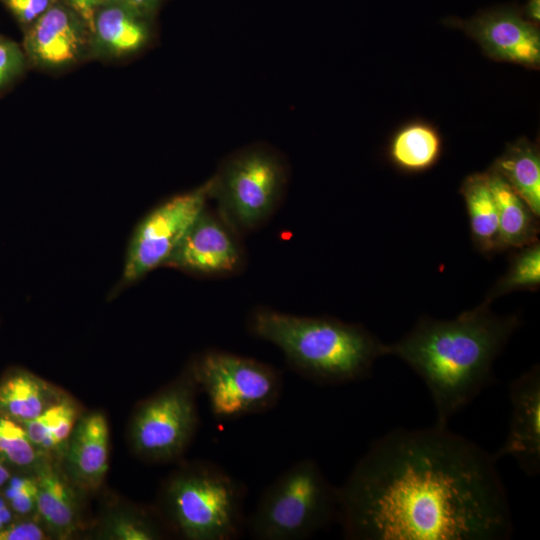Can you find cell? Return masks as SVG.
Segmentation results:
<instances>
[{"instance_id": "obj_22", "label": "cell", "mask_w": 540, "mask_h": 540, "mask_svg": "<svg viewBox=\"0 0 540 540\" xmlns=\"http://www.w3.org/2000/svg\"><path fill=\"white\" fill-rule=\"evenodd\" d=\"M491 168L506 180L539 217L540 154L538 146L526 138H520L507 145Z\"/></svg>"}, {"instance_id": "obj_28", "label": "cell", "mask_w": 540, "mask_h": 540, "mask_svg": "<svg viewBox=\"0 0 540 540\" xmlns=\"http://www.w3.org/2000/svg\"><path fill=\"white\" fill-rule=\"evenodd\" d=\"M23 56L18 46L7 40H0V87L21 68Z\"/></svg>"}, {"instance_id": "obj_19", "label": "cell", "mask_w": 540, "mask_h": 540, "mask_svg": "<svg viewBox=\"0 0 540 540\" xmlns=\"http://www.w3.org/2000/svg\"><path fill=\"white\" fill-rule=\"evenodd\" d=\"M442 154V138L432 124L414 120L401 126L392 135L387 156L391 164L405 173H421L431 169Z\"/></svg>"}, {"instance_id": "obj_25", "label": "cell", "mask_w": 540, "mask_h": 540, "mask_svg": "<svg viewBox=\"0 0 540 540\" xmlns=\"http://www.w3.org/2000/svg\"><path fill=\"white\" fill-rule=\"evenodd\" d=\"M100 536L110 540H156L163 537V530L146 512L115 510L105 517Z\"/></svg>"}, {"instance_id": "obj_20", "label": "cell", "mask_w": 540, "mask_h": 540, "mask_svg": "<svg viewBox=\"0 0 540 540\" xmlns=\"http://www.w3.org/2000/svg\"><path fill=\"white\" fill-rule=\"evenodd\" d=\"M460 193L466 204L474 246L483 254L502 251L497 205L486 173L467 176Z\"/></svg>"}, {"instance_id": "obj_34", "label": "cell", "mask_w": 540, "mask_h": 540, "mask_svg": "<svg viewBox=\"0 0 540 540\" xmlns=\"http://www.w3.org/2000/svg\"><path fill=\"white\" fill-rule=\"evenodd\" d=\"M11 469L0 461V489L4 487L6 482L11 477Z\"/></svg>"}, {"instance_id": "obj_33", "label": "cell", "mask_w": 540, "mask_h": 540, "mask_svg": "<svg viewBox=\"0 0 540 540\" xmlns=\"http://www.w3.org/2000/svg\"><path fill=\"white\" fill-rule=\"evenodd\" d=\"M13 518L14 513L3 495H0V530L13 521Z\"/></svg>"}, {"instance_id": "obj_11", "label": "cell", "mask_w": 540, "mask_h": 540, "mask_svg": "<svg viewBox=\"0 0 540 540\" xmlns=\"http://www.w3.org/2000/svg\"><path fill=\"white\" fill-rule=\"evenodd\" d=\"M445 23L464 31L489 58L537 69L540 65L539 25L514 5L494 7L471 18Z\"/></svg>"}, {"instance_id": "obj_21", "label": "cell", "mask_w": 540, "mask_h": 540, "mask_svg": "<svg viewBox=\"0 0 540 540\" xmlns=\"http://www.w3.org/2000/svg\"><path fill=\"white\" fill-rule=\"evenodd\" d=\"M81 414L77 402L62 393L41 414L22 424L38 452L60 462Z\"/></svg>"}, {"instance_id": "obj_12", "label": "cell", "mask_w": 540, "mask_h": 540, "mask_svg": "<svg viewBox=\"0 0 540 540\" xmlns=\"http://www.w3.org/2000/svg\"><path fill=\"white\" fill-rule=\"evenodd\" d=\"M511 421L496 459L513 457L529 477L540 472V368L534 365L509 384Z\"/></svg>"}, {"instance_id": "obj_31", "label": "cell", "mask_w": 540, "mask_h": 540, "mask_svg": "<svg viewBox=\"0 0 540 540\" xmlns=\"http://www.w3.org/2000/svg\"><path fill=\"white\" fill-rule=\"evenodd\" d=\"M138 13L148 17L153 13L162 2V0H121Z\"/></svg>"}, {"instance_id": "obj_17", "label": "cell", "mask_w": 540, "mask_h": 540, "mask_svg": "<svg viewBox=\"0 0 540 540\" xmlns=\"http://www.w3.org/2000/svg\"><path fill=\"white\" fill-rule=\"evenodd\" d=\"M147 18L121 0H108L92 17L94 33L99 44L110 52H134L149 39Z\"/></svg>"}, {"instance_id": "obj_13", "label": "cell", "mask_w": 540, "mask_h": 540, "mask_svg": "<svg viewBox=\"0 0 540 540\" xmlns=\"http://www.w3.org/2000/svg\"><path fill=\"white\" fill-rule=\"evenodd\" d=\"M109 461V424L101 411L81 414L61 458V466L82 492L97 490L104 482Z\"/></svg>"}, {"instance_id": "obj_7", "label": "cell", "mask_w": 540, "mask_h": 540, "mask_svg": "<svg viewBox=\"0 0 540 540\" xmlns=\"http://www.w3.org/2000/svg\"><path fill=\"white\" fill-rule=\"evenodd\" d=\"M194 378L218 419H237L275 407L282 377L274 367L254 358L208 349L189 361Z\"/></svg>"}, {"instance_id": "obj_14", "label": "cell", "mask_w": 540, "mask_h": 540, "mask_svg": "<svg viewBox=\"0 0 540 540\" xmlns=\"http://www.w3.org/2000/svg\"><path fill=\"white\" fill-rule=\"evenodd\" d=\"M82 19L71 6L52 3L26 36L28 54L45 66H61L74 61L85 43Z\"/></svg>"}, {"instance_id": "obj_27", "label": "cell", "mask_w": 540, "mask_h": 540, "mask_svg": "<svg viewBox=\"0 0 540 540\" xmlns=\"http://www.w3.org/2000/svg\"><path fill=\"white\" fill-rule=\"evenodd\" d=\"M51 536L37 514L26 520L11 521L0 530V540H45Z\"/></svg>"}, {"instance_id": "obj_29", "label": "cell", "mask_w": 540, "mask_h": 540, "mask_svg": "<svg viewBox=\"0 0 540 540\" xmlns=\"http://www.w3.org/2000/svg\"><path fill=\"white\" fill-rule=\"evenodd\" d=\"M12 13L23 23H34L51 6L52 0H6Z\"/></svg>"}, {"instance_id": "obj_15", "label": "cell", "mask_w": 540, "mask_h": 540, "mask_svg": "<svg viewBox=\"0 0 540 540\" xmlns=\"http://www.w3.org/2000/svg\"><path fill=\"white\" fill-rule=\"evenodd\" d=\"M37 479L36 514L50 536L67 539L80 524L79 491L61 463L45 458L35 469Z\"/></svg>"}, {"instance_id": "obj_8", "label": "cell", "mask_w": 540, "mask_h": 540, "mask_svg": "<svg viewBox=\"0 0 540 540\" xmlns=\"http://www.w3.org/2000/svg\"><path fill=\"white\" fill-rule=\"evenodd\" d=\"M198 385L189 363L171 383L144 400L129 428L134 452L151 462L179 459L199 425Z\"/></svg>"}, {"instance_id": "obj_5", "label": "cell", "mask_w": 540, "mask_h": 540, "mask_svg": "<svg viewBox=\"0 0 540 540\" xmlns=\"http://www.w3.org/2000/svg\"><path fill=\"white\" fill-rule=\"evenodd\" d=\"M338 510V487L304 458L264 489L245 528L258 540H303L337 520Z\"/></svg>"}, {"instance_id": "obj_24", "label": "cell", "mask_w": 540, "mask_h": 540, "mask_svg": "<svg viewBox=\"0 0 540 540\" xmlns=\"http://www.w3.org/2000/svg\"><path fill=\"white\" fill-rule=\"evenodd\" d=\"M44 459L22 422L0 413V461L11 470L34 472Z\"/></svg>"}, {"instance_id": "obj_4", "label": "cell", "mask_w": 540, "mask_h": 540, "mask_svg": "<svg viewBox=\"0 0 540 540\" xmlns=\"http://www.w3.org/2000/svg\"><path fill=\"white\" fill-rule=\"evenodd\" d=\"M245 486L219 465L194 461L166 480L161 509L168 524L188 540H233L245 528Z\"/></svg>"}, {"instance_id": "obj_23", "label": "cell", "mask_w": 540, "mask_h": 540, "mask_svg": "<svg viewBox=\"0 0 540 540\" xmlns=\"http://www.w3.org/2000/svg\"><path fill=\"white\" fill-rule=\"evenodd\" d=\"M540 285V244L537 241L519 248L510 260L507 272L488 292L483 305L517 290L535 291Z\"/></svg>"}, {"instance_id": "obj_26", "label": "cell", "mask_w": 540, "mask_h": 540, "mask_svg": "<svg viewBox=\"0 0 540 540\" xmlns=\"http://www.w3.org/2000/svg\"><path fill=\"white\" fill-rule=\"evenodd\" d=\"M37 479L35 472L11 475L3 487V497L14 515L27 517L36 513Z\"/></svg>"}, {"instance_id": "obj_6", "label": "cell", "mask_w": 540, "mask_h": 540, "mask_svg": "<svg viewBox=\"0 0 540 540\" xmlns=\"http://www.w3.org/2000/svg\"><path fill=\"white\" fill-rule=\"evenodd\" d=\"M211 178L217 211L243 235L275 213L286 190L288 170L278 152L251 146L226 158Z\"/></svg>"}, {"instance_id": "obj_18", "label": "cell", "mask_w": 540, "mask_h": 540, "mask_svg": "<svg viewBox=\"0 0 540 540\" xmlns=\"http://www.w3.org/2000/svg\"><path fill=\"white\" fill-rule=\"evenodd\" d=\"M485 173L497 205L502 250L537 241L538 217L497 171L490 167Z\"/></svg>"}, {"instance_id": "obj_30", "label": "cell", "mask_w": 540, "mask_h": 540, "mask_svg": "<svg viewBox=\"0 0 540 540\" xmlns=\"http://www.w3.org/2000/svg\"><path fill=\"white\" fill-rule=\"evenodd\" d=\"M70 6L82 17L90 19L96 10L108 0H68Z\"/></svg>"}, {"instance_id": "obj_2", "label": "cell", "mask_w": 540, "mask_h": 540, "mask_svg": "<svg viewBox=\"0 0 540 540\" xmlns=\"http://www.w3.org/2000/svg\"><path fill=\"white\" fill-rule=\"evenodd\" d=\"M519 326L516 316L500 317L479 305L453 320L419 319L402 339L387 344L426 384L436 424L447 426L492 379V367Z\"/></svg>"}, {"instance_id": "obj_10", "label": "cell", "mask_w": 540, "mask_h": 540, "mask_svg": "<svg viewBox=\"0 0 540 540\" xmlns=\"http://www.w3.org/2000/svg\"><path fill=\"white\" fill-rule=\"evenodd\" d=\"M240 234L208 205L192 222L164 267L200 277H226L245 265Z\"/></svg>"}, {"instance_id": "obj_32", "label": "cell", "mask_w": 540, "mask_h": 540, "mask_svg": "<svg viewBox=\"0 0 540 540\" xmlns=\"http://www.w3.org/2000/svg\"><path fill=\"white\" fill-rule=\"evenodd\" d=\"M524 16L536 25L540 23V0H527L521 9Z\"/></svg>"}, {"instance_id": "obj_9", "label": "cell", "mask_w": 540, "mask_h": 540, "mask_svg": "<svg viewBox=\"0 0 540 540\" xmlns=\"http://www.w3.org/2000/svg\"><path fill=\"white\" fill-rule=\"evenodd\" d=\"M212 178L200 186L174 195L151 209L130 237L122 275L111 292L118 295L164 264L184 234L211 199Z\"/></svg>"}, {"instance_id": "obj_1", "label": "cell", "mask_w": 540, "mask_h": 540, "mask_svg": "<svg viewBox=\"0 0 540 540\" xmlns=\"http://www.w3.org/2000/svg\"><path fill=\"white\" fill-rule=\"evenodd\" d=\"M495 455L435 424L375 440L338 487L350 540H505L511 509Z\"/></svg>"}, {"instance_id": "obj_16", "label": "cell", "mask_w": 540, "mask_h": 540, "mask_svg": "<svg viewBox=\"0 0 540 540\" xmlns=\"http://www.w3.org/2000/svg\"><path fill=\"white\" fill-rule=\"evenodd\" d=\"M62 393L34 373L13 367L0 379V413L26 422L41 414Z\"/></svg>"}, {"instance_id": "obj_3", "label": "cell", "mask_w": 540, "mask_h": 540, "mask_svg": "<svg viewBox=\"0 0 540 540\" xmlns=\"http://www.w3.org/2000/svg\"><path fill=\"white\" fill-rule=\"evenodd\" d=\"M249 332L281 350L297 373L316 383L358 381L375 361L387 355V344L360 324L328 316H298L267 307L255 308Z\"/></svg>"}]
</instances>
